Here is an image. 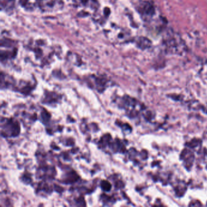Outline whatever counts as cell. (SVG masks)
I'll return each instance as SVG.
<instances>
[{
	"mask_svg": "<svg viewBox=\"0 0 207 207\" xmlns=\"http://www.w3.org/2000/svg\"><path fill=\"white\" fill-rule=\"evenodd\" d=\"M102 187L105 191H109L110 189L111 185L109 184V182L105 181L103 183H102Z\"/></svg>",
	"mask_w": 207,
	"mask_h": 207,
	"instance_id": "obj_1",
	"label": "cell"
}]
</instances>
